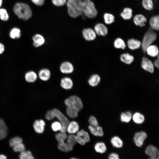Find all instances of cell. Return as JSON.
<instances>
[{
  "mask_svg": "<svg viewBox=\"0 0 159 159\" xmlns=\"http://www.w3.org/2000/svg\"><path fill=\"white\" fill-rule=\"evenodd\" d=\"M111 143L115 147L118 148H121L123 145V142L122 140L118 136L113 137L111 140Z\"/></svg>",
  "mask_w": 159,
  "mask_h": 159,
  "instance_id": "d6a6232c",
  "label": "cell"
},
{
  "mask_svg": "<svg viewBox=\"0 0 159 159\" xmlns=\"http://www.w3.org/2000/svg\"><path fill=\"white\" fill-rule=\"evenodd\" d=\"M82 13L90 18H95L97 15V11L95 5L91 0H84L82 3Z\"/></svg>",
  "mask_w": 159,
  "mask_h": 159,
  "instance_id": "277c9868",
  "label": "cell"
},
{
  "mask_svg": "<svg viewBox=\"0 0 159 159\" xmlns=\"http://www.w3.org/2000/svg\"><path fill=\"white\" fill-rule=\"evenodd\" d=\"M9 35L10 37L12 39H19L21 36V30L18 28L14 27L10 31Z\"/></svg>",
  "mask_w": 159,
  "mask_h": 159,
  "instance_id": "f546056e",
  "label": "cell"
},
{
  "mask_svg": "<svg viewBox=\"0 0 159 159\" xmlns=\"http://www.w3.org/2000/svg\"><path fill=\"white\" fill-rule=\"evenodd\" d=\"M39 77L42 80L46 81L50 78L51 73L49 69L47 68H43L41 69L39 72Z\"/></svg>",
  "mask_w": 159,
  "mask_h": 159,
  "instance_id": "ac0fdd59",
  "label": "cell"
},
{
  "mask_svg": "<svg viewBox=\"0 0 159 159\" xmlns=\"http://www.w3.org/2000/svg\"><path fill=\"white\" fill-rule=\"evenodd\" d=\"M34 4L38 6H41L44 4L45 0H31Z\"/></svg>",
  "mask_w": 159,
  "mask_h": 159,
  "instance_id": "681fc988",
  "label": "cell"
},
{
  "mask_svg": "<svg viewBox=\"0 0 159 159\" xmlns=\"http://www.w3.org/2000/svg\"><path fill=\"white\" fill-rule=\"evenodd\" d=\"M6 157L5 155L1 154L0 155V159H6Z\"/></svg>",
  "mask_w": 159,
  "mask_h": 159,
  "instance_id": "db71d44e",
  "label": "cell"
},
{
  "mask_svg": "<svg viewBox=\"0 0 159 159\" xmlns=\"http://www.w3.org/2000/svg\"><path fill=\"white\" fill-rule=\"evenodd\" d=\"M109 159H120L118 155L116 153L110 154L108 157Z\"/></svg>",
  "mask_w": 159,
  "mask_h": 159,
  "instance_id": "f907efd6",
  "label": "cell"
},
{
  "mask_svg": "<svg viewBox=\"0 0 159 159\" xmlns=\"http://www.w3.org/2000/svg\"><path fill=\"white\" fill-rule=\"evenodd\" d=\"M148 159H151V158H149Z\"/></svg>",
  "mask_w": 159,
  "mask_h": 159,
  "instance_id": "6f0895ef",
  "label": "cell"
},
{
  "mask_svg": "<svg viewBox=\"0 0 159 159\" xmlns=\"http://www.w3.org/2000/svg\"><path fill=\"white\" fill-rule=\"evenodd\" d=\"M61 72L63 74H69L72 73L74 70L73 64L70 62L65 61L62 62L59 68Z\"/></svg>",
  "mask_w": 159,
  "mask_h": 159,
  "instance_id": "8fae6325",
  "label": "cell"
},
{
  "mask_svg": "<svg viewBox=\"0 0 159 159\" xmlns=\"http://www.w3.org/2000/svg\"><path fill=\"white\" fill-rule=\"evenodd\" d=\"M9 19V16L6 9L0 8V19L4 21H6Z\"/></svg>",
  "mask_w": 159,
  "mask_h": 159,
  "instance_id": "60d3db41",
  "label": "cell"
},
{
  "mask_svg": "<svg viewBox=\"0 0 159 159\" xmlns=\"http://www.w3.org/2000/svg\"><path fill=\"white\" fill-rule=\"evenodd\" d=\"M129 48L132 50H134L139 48L141 45V42L137 39H129L127 42Z\"/></svg>",
  "mask_w": 159,
  "mask_h": 159,
  "instance_id": "cb8c5ba5",
  "label": "cell"
},
{
  "mask_svg": "<svg viewBox=\"0 0 159 159\" xmlns=\"http://www.w3.org/2000/svg\"><path fill=\"white\" fill-rule=\"evenodd\" d=\"M149 24L153 30L158 31L159 29V16L158 15L152 16L150 19Z\"/></svg>",
  "mask_w": 159,
  "mask_h": 159,
  "instance_id": "ffe728a7",
  "label": "cell"
},
{
  "mask_svg": "<svg viewBox=\"0 0 159 159\" xmlns=\"http://www.w3.org/2000/svg\"><path fill=\"white\" fill-rule=\"evenodd\" d=\"M142 5L145 9L150 11L153 8V0H143Z\"/></svg>",
  "mask_w": 159,
  "mask_h": 159,
  "instance_id": "d590c367",
  "label": "cell"
},
{
  "mask_svg": "<svg viewBox=\"0 0 159 159\" xmlns=\"http://www.w3.org/2000/svg\"><path fill=\"white\" fill-rule=\"evenodd\" d=\"M79 125L77 122L73 121L69 122L67 128V132L69 134H74L79 130Z\"/></svg>",
  "mask_w": 159,
  "mask_h": 159,
  "instance_id": "5bb4252c",
  "label": "cell"
},
{
  "mask_svg": "<svg viewBox=\"0 0 159 159\" xmlns=\"http://www.w3.org/2000/svg\"><path fill=\"white\" fill-rule=\"evenodd\" d=\"M133 121L137 124H141L144 122L145 118L143 115L139 112L135 113L132 116Z\"/></svg>",
  "mask_w": 159,
  "mask_h": 159,
  "instance_id": "4316f807",
  "label": "cell"
},
{
  "mask_svg": "<svg viewBox=\"0 0 159 159\" xmlns=\"http://www.w3.org/2000/svg\"><path fill=\"white\" fill-rule=\"evenodd\" d=\"M95 149L97 152L102 153L106 152L107 148L104 143L98 142L95 144Z\"/></svg>",
  "mask_w": 159,
  "mask_h": 159,
  "instance_id": "836d02e7",
  "label": "cell"
},
{
  "mask_svg": "<svg viewBox=\"0 0 159 159\" xmlns=\"http://www.w3.org/2000/svg\"><path fill=\"white\" fill-rule=\"evenodd\" d=\"M147 21L146 17L142 14L135 15L133 18V21L137 26L143 27L145 26V23Z\"/></svg>",
  "mask_w": 159,
  "mask_h": 159,
  "instance_id": "e0dca14e",
  "label": "cell"
},
{
  "mask_svg": "<svg viewBox=\"0 0 159 159\" xmlns=\"http://www.w3.org/2000/svg\"><path fill=\"white\" fill-rule=\"evenodd\" d=\"M8 129L5 122L2 119H0V140L5 138L8 134Z\"/></svg>",
  "mask_w": 159,
  "mask_h": 159,
  "instance_id": "44dd1931",
  "label": "cell"
},
{
  "mask_svg": "<svg viewBox=\"0 0 159 159\" xmlns=\"http://www.w3.org/2000/svg\"><path fill=\"white\" fill-rule=\"evenodd\" d=\"M154 66L152 62L148 58L145 57L143 58L141 67L144 70L153 73L154 71Z\"/></svg>",
  "mask_w": 159,
  "mask_h": 159,
  "instance_id": "30bf717a",
  "label": "cell"
},
{
  "mask_svg": "<svg viewBox=\"0 0 159 159\" xmlns=\"http://www.w3.org/2000/svg\"><path fill=\"white\" fill-rule=\"evenodd\" d=\"M19 158L20 159H34L32 153L29 151L24 150L21 152Z\"/></svg>",
  "mask_w": 159,
  "mask_h": 159,
  "instance_id": "f35d334b",
  "label": "cell"
},
{
  "mask_svg": "<svg viewBox=\"0 0 159 159\" xmlns=\"http://www.w3.org/2000/svg\"><path fill=\"white\" fill-rule=\"evenodd\" d=\"M79 112L77 109L70 107H67L66 109L67 114L69 117L72 119L76 118L78 116Z\"/></svg>",
  "mask_w": 159,
  "mask_h": 159,
  "instance_id": "f1b7e54d",
  "label": "cell"
},
{
  "mask_svg": "<svg viewBox=\"0 0 159 159\" xmlns=\"http://www.w3.org/2000/svg\"><path fill=\"white\" fill-rule=\"evenodd\" d=\"M73 85L72 80L69 77H64L61 79L60 81L61 87L65 90H68L72 89Z\"/></svg>",
  "mask_w": 159,
  "mask_h": 159,
  "instance_id": "2e32d148",
  "label": "cell"
},
{
  "mask_svg": "<svg viewBox=\"0 0 159 159\" xmlns=\"http://www.w3.org/2000/svg\"><path fill=\"white\" fill-rule=\"evenodd\" d=\"M132 11L131 8L126 7L123 9L120 15L124 19L129 20L132 17Z\"/></svg>",
  "mask_w": 159,
  "mask_h": 159,
  "instance_id": "83f0119b",
  "label": "cell"
},
{
  "mask_svg": "<svg viewBox=\"0 0 159 159\" xmlns=\"http://www.w3.org/2000/svg\"><path fill=\"white\" fill-rule=\"evenodd\" d=\"M151 28H149L144 35L141 43L142 48L145 52L147 48L155 40L157 34Z\"/></svg>",
  "mask_w": 159,
  "mask_h": 159,
  "instance_id": "5b68a950",
  "label": "cell"
},
{
  "mask_svg": "<svg viewBox=\"0 0 159 159\" xmlns=\"http://www.w3.org/2000/svg\"><path fill=\"white\" fill-rule=\"evenodd\" d=\"M3 0H0V7H1L3 3Z\"/></svg>",
  "mask_w": 159,
  "mask_h": 159,
  "instance_id": "11a10c76",
  "label": "cell"
},
{
  "mask_svg": "<svg viewBox=\"0 0 159 159\" xmlns=\"http://www.w3.org/2000/svg\"><path fill=\"white\" fill-rule=\"evenodd\" d=\"M100 81V76L97 74L92 75L88 80L89 85L91 86L95 87L98 85Z\"/></svg>",
  "mask_w": 159,
  "mask_h": 159,
  "instance_id": "d4e9b609",
  "label": "cell"
},
{
  "mask_svg": "<svg viewBox=\"0 0 159 159\" xmlns=\"http://www.w3.org/2000/svg\"><path fill=\"white\" fill-rule=\"evenodd\" d=\"M120 59L122 62L127 64H130L133 61L134 57L128 53H124L121 55Z\"/></svg>",
  "mask_w": 159,
  "mask_h": 159,
  "instance_id": "4dcf8cb0",
  "label": "cell"
},
{
  "mask_svg": "<svg viewBox=\"0 0 159 159\" xmlns=\"http://www.w3.org/2000/svg\"><path fill=\"white\" fill-rule=\"evenodd\" d=\"M64 103L67 107H70L78 110L79 111L83 107V104L81 99L76 95H72L66 98Z\"/></svg>",
  "mask_w": 159,
  "mask_h": 159,
  "instance_id": "8992f818",
  "label": "cell"
},
{
  "mask_svg": "<svg viewBox=\"0 0 159 159\" xmlns=\"http://www.w3.org/2000/svg\"><path fill=\"white\" fill-rule=\"evenodd\" d=\"M45 123L42 119L36 120L33 124V127L35 131L38 133H42L44 131Z\"/></svg>",
  "mask_w": 159,
  "mask_h": 159,
  "instance_id": "4fadbf2b",
  "label": "cell"
},
{
  "mask_svg": "<svg viewBox=\"0 0 159 159\" xmlns=\"http://www.w3.org/2000/svg\"><path fill=\"white\" fill-rule=\"evenodd\" d=\"M114 46L116 48H121L122 49H125L126 47V45L124 41L119 38L116 39L115 40Z\"/></svg>",
  "mask_w": 159,
  "mask_h": 159,
  "instance_id": "74e56055",
  "label": "cell"
},
{
  "mask_svg": "<svg viewBox=\"0 0 159 159\" xmlns=\"http://www.w3.org/2000/svg\"><path fill=\"white\" fill-rule=\"evenodd\" d=\"M45 117L48 120L57 118L62 125V129L60 131L67 132V127L69 122L67 117L59 110L54 108L48 110L45 115Z\"/></svg>",
  "mask_w": 159,
  "mask_h": 159,
  "instance_id": "6da1fadb",
  "label": "cell"
},
{
  "mask_svg": "<svg viewBox=\"0 0 159 159\" xmlns=\"http://www.w3.org/2000/svg\"><path fill=\"white\" fill-rule=\"evenodd\" d=\"M58 147L60 150L63 152L69 151L67 144L65 141L58 143Z\"/></svg>",
  "mask_w": 159,
  "mask_h": 159,
  "instance_id": "f6af8a7d",
  "label": "cell"
},
{
  "mask_svg": "<svg viewBox=\"0 0 159 159\" xmlns=\"http://www.w3.org/2000/svg\"><path fill=\"white\" fill-rule=\"evenodd\" d=\"M145 152L152 159H159L158 150L156 147L152 145H150L146 147Z\"/></svg>",
  "mask_w": 159,
  "mask_h": 159,
  "instance_id": "ba28073f",
  "label": "cell"
},
{
  "mask_svg": "<svg viewBox=\"0 0 159 159\" xmlns=\"http://www.w3.org/2000/svg\"><path fill=\"white\" fill-rule=\"evenodd\" d=\"M5 50L4 45L1 43H0V54H2Z\"/></svg>",
  "mask_w": 159,
  "mask_h": 159,
  "instance_id": "f5cc1de1",
  "label": "cell"
},
{
  "mask_svg": "<svg viewBox=\"0 0 159 159\" xmlns=\"http://www.w3.org/2000/svg\"><path fill=\"white\" fill-rule=\"evenodd\" d=\"M132 116V113L130 111L122 112L120 116V120L122 122L128 123L131 120Z\"/></svg>",
  "mask_w": 159,
  "mask_h": 159,
  "instance_id": "1f68e13d",
  "label": "cell"
},
{
  "mask_svg": "<svg viewBox=\"0 0 159 159\" xmlns=\"http://www.w3.org/2000/svg\"><path fill=\"white\" fill-rule=\"evenodd\" d=\"M159 56L158 55L157 56V59L155 60L153 63L154 66L158 68H159Z\"/></svg>",
  "mask_w": 159,
  "mask_h": 159,
  "instance_id": "816d5d0a",
  "label": "cell"
},
{
  "mask_svg": "<svg viewBox=\"0 0 159 159\" xmlns=\"http://www.w3.org/2000/svg\"><path fill=\"white\" fill-rule=\"evenodd\" d=\"M37 78L36 73L34 71H30L27 72L25 75L26 80L29 82H33Z\"/></svg>",
  "mask_w": 159,
  "mask_h": 159,
  "instance_id": "484cf974",
  "label": "cell"
},
{
  "mask_svg": "<svg viewBox=\"0 0 159 159\" xmlns=\"http://www.w3.org/2000/svg\"><path fill=\"white\" fill-rule=\"evenodd\" d=\"M88 121L90 125L91 126L95 127L99 125L97 119L95 117L93 116H91L89 117Z\"/></svg>",
  "mask_w": 159,
  "mask_h": 159,
  "instance_id": "bcb514c9",
  "label": "cell"
},
{
  "mask_svg": "<svg viewBox=\"0 0 159 159\" xmlns=\"http://www.w3.org/2000/svg\"><path fill=\"white\" fill-rule=\"evenodd\" d=\"M105 22L107 24H112L115 21V17L112 14L105 13L103 16Z\"/></svg>",
  "mask_w": 159,
  "mask_h": 159,
  "instance_id": "8d00e7d4",
  "label": "cell"
},
{
  "mask_svg": "<svg viewBox=\"0 0 159 159\" xmlns=\"http://www.w3.org/2000/svg\"><path fill=\"white\" fill-rule=\"evenodd\" d=\"M67 0H52V3L57 6H63L66 4Z\"/></svg>",
  "mask_w": 159,
  "mask_h": 159,
  "instance_id": "7dc6e473",
  "label": "cell"
},
{
  "mask_svg": "<svg viewBox=\"0 0 159 159\" xmlns=\"http://www.w3.org/2000/svg\"><path fill=\"white\" fill-rule=\"evenodd\" d=\"M33 45L36 47L41 46L45 42V39L44 37L39 34H36L32 37Z\"/></svg>",
  "mask_w": 159,
  "mask_h": 159,
  "instance_id": "9a60e30c",
  "label": "cell"
},
{
  "mask_svg": "<svg viewBox=\"0 0 159 159\" xmlns=\"http://www.w3.org/2000/svg\"><path fill=\"white\" fill-rule=\"evenodd\" d=\"M82 0H67L66 4L70 17L76 18L82 15Z\"/></svg>",
  "mask_w": 159,
  "mask_h": 159,
  "instance_id": "3957f363",
  "label": "cell"
},
{
  "mask_svg": "<svg viewBox=\"0 0 159 159\" xmlns=\"http://www.w3.org/2000/svg\"><path fill=\"white\" fill-rule=\"evenodd\" d=\"M88 128L91 133L95 136L101 137L104 135L102 128L100 126L93 127L90 125Z\"/></svg>",
  "mask_w": 159,
  "mask_h": 159,
  "instance_id": "d6986e66",
  "label": "cell"
},
{
  "mask_svg": "<svg viewBox=\"0 0 159 159\" xmlns=\"http://www.w3.org/2000/svg\"><path fill=\"white\" fill-rule=\"evenodd\" d=\"M82 34L84 39L87 41L93 40L96 37L94 30L90 28L84 29L82 31Z\"/></svg>",
  "mask_w": 159,
  "mask_h": 159,
  "instance_id": "9c48e42d",
  "label": "cell"
},
{
  "mask_svg": "<svg viewBox=\"0 0 159 159\" xmlns=\"http://www.w3.org/2000/svg\"><path fill=\"white\" fill-rule=\"evenodd\" d=\"M75 138L76 142L80 145H84L86 143L85 141L80 137L76 135L75 136Z\"/></svg>",
  "mask_w": 159,
  "mask_h": 159,
  "instance_id": "c3c4849f",
  "label": "cell"
},
{
  "mask_svg": "<svg viewBox=\"0 0 159 159\" xmlns=\"http://www.w3.org/2000/svg\"><path fill=\"white\" fill-rule=\"evenodd\" d=\"M146 52L151 57H155L158 55V49L156 45H151L147 48Z\"/></svg>",
  "mask_w": 159,
  "mask_h": 159,
  "instance_id": "603a6c76",
  "label": "cell"
},
{
  "mask_svg": "<svg viewBox=\"0 0 159 159\" xmlns=\"http://www.w3.org/2000/svg\"><path fill=\"white\" fill-rule=\"evenodd\" d=\"M67 136L66 132L61 131L57 133L55 135V138L58 143L65 141Z\"/></svg>",
  "mask_w": 159,
  "mask_h": 159,
  "instance_id": "ab89813d",
  "label": "cell"
},
{
  "mask_svg": "<svg viewBox=\"0 0 159 159\" xmlns=\"http://www.w3.org/2000/svg\"><path fill=\"white\" fill-rule=\"evenodd\" d=\"M62 125L59 121H55L53 122L51 125V128L54 132L60 131L62 129Z\"/></svg>",
  "mask_w": 159,
  "mask_h": 159,
  "instance_id": "7bdbcfd3",
  "label": "cell"
},
{
  "mask_svg": "<svg viewBox=\"0 0 159 159\" xmlns=\"http://www.w3.org/2000/svg\"><path fill=\"white\" fill-rule=\"evenodd\" d=\"M13 10L19 19L24 21L28 20L32 16V11L30 6L25 3H16L14 6Z\"/></svg>",
  "mask_w": 159,
  "mask_h": 159,
  "instance_id": "7a4b0ae2",
  "label": "cell"
},
{
  "mask_svg": "<svg viewBox=\"0 0 159 159\" xmlns=\"http://www.w3.org/2000/svg\"><path fill=\"white\" fill-rule=\"evenodd\" d=\"M13 148V150L16 152H21L25 150V146L22 143L15 145Z\"/></svg>",
  "mask_w": 159,
  "mask_h": 159,
  "instance_id": "ee69618b",
  "label": "cell"
},
{
  "mask_svg": "<svg viewBox=\"0 0 159 159\" xmlns=\"http://www.w3.org/2000/svg\"><path fill=\"white\" fill-rule=\"evenodd\" d=\"M147 137V134L145 132L142 131L138 132L134 135V141L136 146L141 147Z\"/></svg>",
  "mask_w": 159,
  "mask_h": 159,
  "instance_id": "52a82bcc",
  "label": "cell"
},
{
  "mask_svg": "<svg viewBox=\"0 0 159 159\" xmlns=\"http://www.w3.org/2000/svg\"><path fill=\"white\" fill-rule=\"evenodd\" d=\"M70 159H77V158H71Z\"/></svg>",
  "mask_w": 159,
  "mask_h": 159,
  "instance_id": "9f6ffc18",
  "label": "cell"
},
{
  "mask_svg": "<svg viewBox=\"0 0 159 159\" xmlns=\"http://www.w3.org/2000/svg\"><path fill=\"white\" fill-rule=\"evenodd\" d=\"M22 139L20 137L16 136L11 139L9 142L10 146L13 147L15 145L22 143Z\"/></svg>",
  "mask_w": 159,
  "mask_h": 159,
  "instance_id": "b9f144b4",
  "label": "cell"
},
{
  "mask_svg": "<svg viewBox=\"0 0 159 159\" xmlns=\"http://www.w3.org/2000/svg\"><path fill=\"white\" fill-rule=\"evenodd\" d=\"M76 133V135L80 137L85 141L86 143L90 141V138L88 133L84 130H79Z\"/></svg>",
  "mask_w": 159,
  "mask_h": 159,
  "instance_id": "e575fe53",
  "label": "cell"
},
{
  "mask_svg": "<svg viewBox=\"0 0 159 159\" xmlns=\"http://www.w3.org/2000/svg\"><path fill=\"white\" fill-rule=\"evenodd\" d=\"M75 136L74 134H69L67 136L66 139L67 141L66 143L67 146L69 151L72 150L74 146L76 144V142L75 138Z\"/></svg>",
  "mask_w": 159,
  "mask_h": 159,
  "instance_id": "7402d4cb",
  "label": "cell"
},
{
  "mask_svg": "<svg viewBox=\"0 0 159 159\" xmlns=\"http://www.w3.org/2000/svg\"><path fill=\"white\" fill-rule=\"evenodd\" d=\"M94 31L96 34L99 36H105L108 33L107 27L102 23L96 24L94 27Z\"/></svg>",
  "mask_w": 159,
  "mask_h": 159,
  "instance_id": "7c38bea8",
  "label": "cell"
}]
</instances>
